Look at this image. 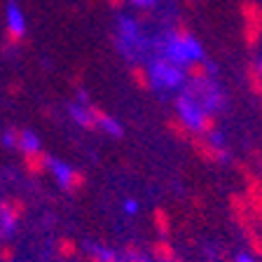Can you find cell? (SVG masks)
I'll return each instance as SVG.
<instances>
[{
    "instance_id": "cell-1",
    "label": "cell",
    "mask_w": 262,
    "mask_h": 262,
    "mask_svg": "<svg viewBox=\"0 0 262 262\" xmlns=\"http://www.w3.org/2000/svg\"><path fill=\"white\" fill-rule=\"evenodd\" d=\"M241 14V35H244V45L248 49H255L262 40V5L257 0H241L239 5Z\"/></svg>"
},
{
    "instance_id": "cell-2",
    "label": "cell",
    "mask_w": 262,
    "mask_h": 262,
    "mask_svg": "<svg viewBox=\"0 0 262 262\" xmlns=\"http://www.w3.org/2000/svg\"><path fill=\"white\" fill-rule=\"evenodd\" d=\"M227 204H229V213H232V218H234V223L241 227V232L246 234H253V232H257V223H255V215H253L251 206H248V199L244 196V192H232V194L227 196Z\"/></svg>"
},
{
    "instance_id": "cell-3",
    "label": "cell",
    "mask_w": 262,
    "mask_h": 262,
    "mask_svg": "<svg viewBox=\"0 0 262 262\" xmlns=\"http://www.w3.org/2000/svg\"><path fill=\"white\" fill-rule=\"evenodd\" d=\"M49 171L54 173V178L59 180L61 187H63L68 194H77V192H82L84 185H87V176L82 173L80 169H71V166H66V164L56 162V159H52Z\"/></svg>"
},
{
    "instance_id": "cell-4",
    "label": "cell",
    "mask_w": 262,
    "mask_h": 262,
    "mask_svg": "<svg viewBox=\"0 0 262 262\" xmlns=\"http://www.w3.org/2000/svg\"><path fill=\"white\" fill-rule=\"evenodd\" d=\"M150 75H152V84L164 87V89L178 87L180 82H183V71H180V68L171 59H157L152 63Z\"/></svg>"
},
{
    "instance_id": "cell-5",
    "label": "cell",
    "mask_w": 262,
    "mask_h": 262,
    "mask_svg": "<svg viewBox=\"0 0 262 262\" xmlns=\"http://www.w3.org/2000/svg\"><path fill=\"white\" fill-rule=\"evenodd\" d=\"M190 147H192V152L202 159L204 164H223L225 157H227V152H225L223 147L215 145L208 136L196 134V131H194V136L190 138Z\"/></svg>"
},
{
    "instance_id": "cell-6",
    "label": "cell",
    "mask_w": 262,
    "mask_h": 262,
    "mask_svg": "<svg viewBox=\"0 0 262 262\" xmlns=\"http://www.w3.org/2000/svg\"><path fill=\"white\" fill-rule=\"evenodd\" d=\"M26 215V202L19 196H7L0 202V232H10Z\"/></svg>"
},
{
    "instance_id": "cell-7",
    "label": "cell",
    "mask_w": 262,
    "mask_h": 262,
    "mask_svg": "<svg viewBox=\"0 0 262 262\" xmlns=\"http://www.w3.org/2000/svg\"><path fill=\"white\" fill-rule=\"evenodd\" d=\"M5 21H7V31H10L16 40H21L24 35H26V16H24V10L19 7L16 0H7Z\"/></svg>"
},
{
    "instance_id": "cell-8",
    "label": "cell",
    "mask_w": 262,
    "mask_h": 262,
    "mask_svg": "<svg viewBox=\"0 0 262 262\" xmlns=\"http://www.w3.org/2000/svg\"><path fill=\"white\" fill-rule=\"evenodd\" d=\"M183 77H187V80L194 82V84H206V82H211V66H208L202 56L190 59L183 63Z\"/></svg>"
},
{
    "instance_id": "cell-9",
    "label": "cell",
    "mask_w": 262,
    "mask_h": 262,
    "mask_svg": "<svg viewBox=\"0 0 262 262\" xmlns=\"http://www.w3.org/2000/svg\"><path fill=\"white\" fill-rule=\"evenodd\" d=\"M164 126H166V131L180 143H190V138L194 136V131H192L194 126H192L187 120H183L180 115H171V117H166Z\"/></svg>"
},
{
    "instance_id": "cell-10",
    "label": "cell",
    "mask_w": 262,
    "mask_h": 262,
    "mask_svg": "<svg viewBox=\"0 0 262 262\" xmlns=\"http://www.w3.org/2000/svg\"><path fill=\"white\" fill-rule=\"evenodd\" d=\"M196 129V134H202V136H215L220 129V122L218 117H215V113L213 110H199L194 117V124H192Z\"/></svg>"
},
{
    "instance_id": "cell-11",
    "label": "cell",
    "mask_w": 262,
    "mask_h": 262,
    "mask_svg": "<svg viewBox=\"0 0 262 262\" xmlns=\"http://www.w3.org/2000/svg\"><path fill=\"white\" fill-rule=\"evenodd\" d=\"M49 164H52V157H49L45 150H38V152H28L24 155V166L31 176H42L49 171Z\"/></svg>"
},
{
    "instance_id": "cell-12",
    "label": "cell",
    "mask_w": 262,
    "mask_h": 262,
    "mask_svg": "<svg viewBox=\"0 0 262 262\" xmlns=\"http://www.w3.org/2000/svg\"><path fill=\"white\" fill-rule=\"evenodd\" d=\"M54 255L66 262L75 260V257L80 255V244H77L73 236H59V239L54 241Z\"/></svg>"
},
{
    "instance_id": "cell-13",
    "label": "cell",
    "mask_w": 262,
    "mask_h": 262,
    "mask_svg": "<svg viewBox=\"0 0 262 262\" xmlns=\"http://www.w3.org/2000/svg\"><path fill=\"white\" fill-rule=\"evenodd\" d=\"M14 150H21V155L38 152V150H42V143H40V138L35 136L33 131L24 129V131H16V147Z\"/></svg>"
},
{
    "instance_id": "cell-14",
    "label": "cell",
    "mask_w": 262,
    "mask_h": 262,
    "mask_svg": "<svg viewBox=\"0 0 262 262\" xmlns=\"http://www.w3.org/2000/svg\"><path fill=\"white\" fill-rule=\"evenodd\" d=\"M246 84L253 96L262 103V71L257 63H246Z\"/></svg>"
},
{
    "instance_id": "cell-15",
    "label": "cell",
    "mask_w": 262,
    "mask_h": 262,
    "mask_svg": "<svg viewBox=\"0 0 262 262\" xmlns=\"http://www.w3.org/2000/svg\"><path fill=\"white\" fill-rule=\"evenodd\" d=\"M150 255H152V260H157V262H171L173 257H178L176 255V248L171 246L169 239L152 241V246H150Z\"/></svg>"
},
{
    "instance_id": "cell-16",
    "label": "cell",
    "mask_w": 262,
    "mask_h": 262,
    "mask_svg": "<svg viewBox=\"0 0 262 262\" xmlns=\"http://www.w3.org/2000/svg\"><path fill=\"white\" fill-rule=\"evenodd\" d=\"M71 117L82 126V129H87V131L98 129L96 120H94V115H92V110H89V103L87 105H75V103H73L71 105Z\"/></svg>"
},
{
    "instance_id": "cell-17",
    "label": "cell",
    "mask_w": 262,
    "mask_h": 262,
    "mask_svg": "<svg viewBox=\"0 0 262 262\" xmlns=\"http://www.w3.org/2000/svg\"><path fill=\"white\" fill-rule=\"evenodd\" d=\"M129 73H131V82H134L141 92H150V89H152V75H150V68H145V66H141V63H134Z\"/></svg>"
},
{
    "instance_id": "cell-18",
    "label": "cell",
    "mask_w": 262,
    "mask_h": 262,
    "mask_svg": "<svg viewBox=\"0 0 262 262\" xmlns=\"http://www.w3.org/2000/svg\"><path fill=\"white\" fill-rule=\"evenodd\" d=\"M169 42H176V45H190V42H194V38H192V28H190V24H187L185 19H176V21H173Z\"/></svg>"
},
{
    "instance_id": "cell-19",
    "label": "cell",
    "mask_w": 262,
    "mask_h": 262,
    "mask_svg": "<svg viewBox=\"0 0 262 262\" xmlns=\"http://www.w3.org/2000/svg\"><path fill=\"white\" fill-rule=\"evenodd\" d=\"M152 225H155V229H157L159 234H162V239H166V236L171 234V215H169V211L162 208V206L155 208L152 211Z\"/></svg>"
},
{
    "instance_id": "cell-20",
    "label": "cell",
    "mask_w": 262,
    "mask_h": 262,
    "mask_svg": "<svg viewBox=\"0 0 262 262\" xmlns=\"http://www.w3.org/2000/svg\"><path fill=\"white\" fill-rule=\"evenodd\" d=\"M178 110H180V117H183V120H187L190 124H194V117H196V113H199V108H196V103L190 96H180L178 98Z\"/></svg>"
},
{
    "instance_id": "cell-21",
    "label": "cell",
    "mask_w": 262,
    "mask_h": 262,
    "mask_svg": "<svg viewBox=\"0 0 262 262\" xmlns=\"http://www.w3.org/2000/svg\"><path fill=\"white\" fill-rule=\"evenodd\" d=\"M246 244L251 248V253L255 257H262V229L253 232V234H246Z\"/></svg>"
},
{
    "instance_id": "cell-22",
    "label": "cell",
    "mask_w": 262,
    "mask_h": 262,
    "mask_svg": "<svg viewBox=\"0 0 262 262\" xmlns=\"http://www.w3.org/2000/svg\"><path fill=\"white\" fill-rule=\"evenodd\" d=\"M0 262H16L14 244H0Z\"/></svg>"
},
{
    "instance_id": "cell-23",
    "label": "cell",
    "mask_w": 262,
    "mask_h": 262,
    "mask_svg": "<svg viewBox=\"0 0 262 262\" xmlns=\"http://www.w3.org/2000/svg\"><path fill=\"white\" fill-rule=\"evenodd\" d=\"M87 262H117V257H115L113 253H101V251H96V253H89V255H87Z\"/></svg>"
},
{
    "instance_id": "cell-24",
    "label": "cell",
    "mask_w": 262,
    "mask_h": 262,
    "mask_svg": "<svg viewBox=\"0 0 262 262\" xmlns=\"http://www.w3.org/2000/svg\"><path fill=\"white\" fill-rule=\"evenodd\" d=\"M124 253L129 255V260H131V257H141V246L134 244V241H129V244L124 246Z\"/></svg>"
},
{
    "instance_id": "cell-25",
    "label": "cell",
    "mask_w": 262,
    "mask_h": 262,
    "mask_svg": "<svg viewBox=\"0 0 262 262\" xmlns=\"http://www.w3.org/2000/svg\"><path fill=\"white\" fill-rule=\"evenodd\" d=\"M3 143L7 147H16V131H7L5 136H3Z\"/></svg>"
},
{
    "instance_id": "cell-26",
    "label": "cell",
    "mask_w": 262,
    "mask_h": 262,
    "mask_svg": "<svg viewBox=\"0 0 262 262\" xmlns=\"http://www.w3.org/2000/svg\"><path fill=\"white\" fill-rule=\"evenodd\" d=\"M134 5H138V7H147V5H152L155 0H131Z\"/></svg>"
},
{
    "instance_id": "cell-27",
    "label": "cell",
    "mask_w": 262,
    "mask_h": 262,
    "mask_svg": "<svg viewBox=\"0 0 262 262\" xmlns=\"http://www.w3.org/2000/svg\"><path fill=\"white\" fill-rule=\"evenodd\" d=\"M108 3H110V7H115V10H120V7L124 5L126 0H108Z\"/></svg>"
},
{
    "instance_id": "cell-28",
    "label": "cell",
    "mask_w": 262,
    "mask_h": 262,
    "mask_svg": "<svg viewBox=\"0 0 262 262\" xmlns=\"http://www.w3.org/2000/svg\"><path fill=\"white\" fill-rule=\"evenodd\" d=\"M192 204H194V208H202L204 206V202L199 199V196H192Z\"/></svg>"
},
{
    "instance_id": "cell-29",
    "label": "cell",
    "mask_w": 262,
    "mask_h": 262,
    "mask_svg": "<svg viewBox=\"0 0 262 262\" xmlns=\"http://www.w3.org/2000/svg\"><path fill=\"white\" fill-rule=\"evenodd\" d=\"M126 211H129V213L136 211V202H129V204H126Z\"/></svg>"
},
{
    "instance_id": "cell-30",
    "label": "cell",
    "mask_w": 262,
    "mask_h": 262,
    "mask_svg": "<svg viewBox=\"0 0 262 262\" xmlns=\"http://www.w3.org/2000/svg\"><path fill=\"white\" fill-rule=\"evenodd\" d=\"M236 262H253V260H251V257H246V255H241V257H239V260H236Z\"/></svg>"
},
{
    "instance_id": "cell-31",
    "label": "cell",
    "mask_w": 262,
    "mask_h": 262,
    "mask_svg": "<svg viewBox=\"0 0 262 262\" xmlns=\"http://www.w3.org/2000/svg\"><path fill=\"white\" fill-rule=\"evenodd\" d=\"M129 262H145V260H143V255H141V257H131Z\"/></svg>"
},
{
    "instance_id": "cell-32",
    "label": "cell",
    "mask_w": 262,
    "mask_h": 262,
    "mask_svg": "<svg viewBox=\"0 0 262 262\" xmlns=\"http://www.w3.org/2000/svg\"><path fill=\"white\" fill-rule=\"evenodd\" d=\"M171 262H183V260H180V257H173V260H171Z\"/></svg>"
},
{
    "instance_id": "cell-33",
    "label": "cell",
    "mask_w": 262,
    "mask_h": 262,
    "mask_svg": "<svg viewBox=\"0 0 262 262\" xmlns=\"http://www.w3.org/2000/svg\"><path fill=\"white\" fill-rule=\"evenodd\" d=\"M257 66H260V71H262V63H257Z\"/></svg>"
},
{
    "instance_id": "cell-34",
    "label": "cell",
    "mask_w": 262,
    "mask_h": 262,
    "mask_svg": "<svg viewBox=\"0 0 262 262\" xmlns=\"http://www.w3.org/2000/svg\"><path fill=\"white\" fill-rule=\"evenodd\" d=\"M187 3H192V0H187Z\"/></svg>"
}]
</instances>
